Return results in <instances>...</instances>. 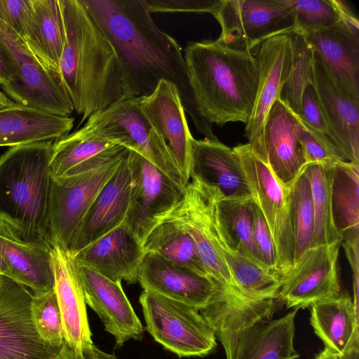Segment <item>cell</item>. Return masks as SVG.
<instances>
[{"instance_id": "cell-1", "label": "cell", "mask_w": 359, "mask_h": 359, "mask_svg": "<svg viewBox=\"0 0 359 359\" xmlns=\"http://www.w3.org/2000/svg\"><path fill=\"white\" fill-rule=\"evenodd\" d=\"M111 43L123 96L151 93L161 80L177 88L183 108L205 139L218 140L201 114L178 43L158 28L143 0H80Z\"/></svg>"}, {"instance_id": "cell-2", "label": "cell", "mask_w": 359, "mask_h": 359, "mask_svg": "<svg viewBox=\"0 0 359 359\" xmlns=\"http://www.w3.org/2000/svg\"><path fill=\"white\" fill-rule=\"evenodd\" d=\"M65 40L62 83L81 123L123 96L121 72L109 41L80 0H59Z\"/></svg>"}, {"instance_id": "cell-3", "label": "cell", "mask_w": 359, "mask_h": 359, "mask_svg": "<svg viewBox=\"0 0 359 359\" xmlns=\"http://www.w3.org/2000/svg\"><path fill=\"white\" fill-rule=\"evenodd\" d=\"M184 58L189 83L203 116L211 124H246L259 82L251 50L231 47L219 39L189 41Z\"/></svg>"}, {"instance_id": "cell-4", "label": "cell", "mask_w": 359, "mask_h": 359, "mask_svg": "<svg viewBox=\"0 0 359 359\" xmlns=\"http://www.w3.org/2000/svg\"><path fill=\"white\" fill-rule=\"evenodd\" d=\"M53 143L48 140L16 145L0 156V222L28 241L50 243Z\"/></svg>"}, {"instance_id": "cell-5", "label": "cell", "mask_w": 359, "mask_h": 359, "mask_svg": "<svg viewBox=\"0 0 359 359\" xmlns=\"http://www.w3.org/2000/svg\"><path fill=\"white\" fill-rule=\"evenodd\" d=\"M0 46L13 73L5 94L17 104L52 114L70 116L73 103L62 81L50 74L24 39L0 20Z\"/></svg>"}, {"instance_id": "cell-6", "label": "cell", "mask_w": 359, "mask_h": 359, "mask_svg": "<svg viewBox=\"0 0 359 359\" xmlns=\"http://www.w3.org/2000/svg\"><path fill=\"white\" fill-rule=\"evenodd\" d=\"M139 301L147 332L180 358L204 357L217 347L215 334L198 309L144 290Z\"/></svg>"}, {"instance_id": "cell-7", "label": "cell", "mask_w": 359, "mask_h": 359, "mask_svg": "<svg viewBox=\"0 0 359 359\" xmlns=\"http://www.w3.org/2000/svg\"><path fill=\"white\" fill-rule=\"evenodd\" d=\"M128 151L100 167L52 178L48 239L53 247L69 250L96 196Z\"/></svg>"}, {"instance_id": "cell-8", "label": "cell", "mask_w": 359, "mask_h": 359, "mask_svg": "<svg viewBox=\"0 0 359 359\" xmlns=\"http://www.w3.org/2000/svg\"><path fill=\"white\" fill-rule=\"evenodd\" d=\"M241 161L252 197L271 234L283 278L294 264V240L290 217L289 189L252 152L250 145L233 148Z\"/></svg>"}, {"instance_id": "cell-9", "label": "cell", "mask_w": 359, "mask_h": 359, "mask_svg": "<svg viewBox=\"0 0 359 359\" xmlns=\"http://www.w3.org/2000/svg\"><path fill=\"white\" fill-rule=\"evenodd\" d=\"M87 126L137 151L183 187L182 177L166 144L135 103L123 96L87 119Z\"/></svg>"}, {"instance_id": "cell-10", "label": "cell", "mask_w": 359, "mask_h": 359, "mask_svg": "<svg viewBox=\"0 0 359 359\" xmlns=\"http://www.w3.org/2000/svg\"><path fill=\"white\" fill-rule=\"evenodd\" d=\"M212 15L221 26L218 39L249 50L272 36L290 33L294 27L288 0H219Z\"/></svg>"}, {"instance_id": "cell-11", "label": "cell", "mask_w": 359, "mask_h": 359, "mask_svg": "<svg viewBox=\"0 0 359 359\" xmlns=\"http://www.w3.org/2000/svg\"><path fill=\"white\" fill-rule=\"evenodd\" d=\"M32 297L27 287L0 273V359H53L60 350L39 335Z\"/></svg>"}, {"instance_id": "cell-12", "label": "cell", "mask_w": 359, "mask_h": 359, "mask_svg": "<svg viewBox=\"0 0 359 359\" xmlns=\"http://www.w3.org/2000/svg\"><path fill=\"white\" fill-rule=\"evenodd\" d=\"M341 241L312 246L283 278L278 299L287 309H305L341 293L338 256Z\"/></svg>"}, {"instance_id": "cell-13", "label": "cell", "mask_w": 359, "mask_h": 359, "mask_svg": "<svg viewBox=\"0 0 359 359\" xmlns=\"http://www.w3.org/2000/svg\"><path fill=\"white\" fill-rule=\"evenodd\" d=\"M219 192L192 176L175 208L188 228L209 275L219 283L236 287L220 253L215 208Z\"/></svg>"}, {"instance_id": "cell-14", "label": "cell", "mask_w": 359, "mask_h": 359, "mask_svg": "<svg viewBox=\"0 0 359 359\" xmlns=\"http://www.w3.org/2000/svg\"><path fill=\"white\" fill-rule=\"evenodd\" d=\"M128 160L134 185L125 223L142 243L156 219L182 198L185 187L135 151L129 149Z\"/></svg>"}, {"instance_id": "cell-15", "label": "cell", "mask_w": 359, "mask_h": 359, "mask_svg": "<svg viewBox=\"0 0 359 359\" xmlns=\"http://www.w3.org/2000/svg\"><path fill=\"white\" fill-rule=\"evenodd\" d=\"M259 71L256 98L245 135L254 154L261 158L264 126L269 112L280 97L287 77L292 57L291 39L287 33L272 36L263 41L255 55Z\"/></svg>"}, {"instance_id": "cell-16", "label": "cell", "mask_w": 359, "mask_h": 359, "mask_svg": "<svg viewBox=\"0 0 359 359\" xmlns=\"http://www.w3.org/2000/svg\"><path fill=\"white\" fill-rule=\"evenodd\" d=\"M277 300L250 298L217 282L211 300L199 312L223 346L226 359H233L241 334L257 323L273 320Z\"/></svg>"}, {"instance_id": "cell-17", "label": "cell", "mask_w": 359, "mask_h": 359, "mask_svg": "<svg viewBox=\"0 0 359 359\" xmlns=\"http://www.w3.org/2000/svg\"><path fill=\"white\" fill-rule=\"evenodd\" d=\"M138 109L163 140L180 172L184 185L191 177L194 137L177 87L161 80L148 95L134 97Z\"/></svg>"}, {"instance_id": "cell-18", "label": "cell", "mask_w": 359, "mask_h": 359, "mask_svg": "<svg viewBox=\"0 0 359 359\" xmlns=\"http://www.w3.org/2000/svg\"><path fill=\"white\" fill-rule=\"evenodd\" d=\"M311 86L331 142L344 161L359 163V100L335 83L315 53Z\"/></svg>"}, {"instance_id": "cell-19", "label": "cell", "mask_w": 359, "mask_h": 359, "mask_svg": "<svg viewBox=\"0 0 359 359\" xmlns=\"http://www.w3.org/2000/svg\"><path fill=\"white\" fill-rule=\"evenodd\" d=\"M138 282L144 290L194 306L205 307L213 297L217 281L210 275L146 252Z\"/></svg>"}, {"instance_id": "cell-20", "label": "cell", "mask_w": 359, "mask_h": 359, "mask_svg": "<svg viewBox=\"0 0 359 359\" xmlns=\"http://www.w3.org/2000/svg\"><path fill=\"white\" fill-rule=\"evenodd\" d=\"M325 69L343 90L359 100V26L353 16L304 34Z\"/></svg>"}, {"instance_id": "cell-21", "label": "cell", "mask_w": 359, "mask_h": 359, "mask_svg": "<svg viewBox=\"0 0 359 359\" xmlns=\"http://www.w3.org/2000/svg\"><path fill=\"white\" fill-rule=\"evenodd\" d=\"M301 130L297 115L278 98L266 120L260 160L270 168L276 180L288 189L306 165L299 139Z\"/></svg>"}, {"instance_id": "cell-22", "label": "cell", "mask_w": 359, "mask_h": 359, "mask_svg": "<svg viewBox=\"0 0 359 359\" xmlns=\"http://www.w3.org/2000/svg\"><path fill=\"white\" fill-rule=\"evenodd\" d=\"M78 264V263H77ZM84 299L100 317L105 331L121 347L129 339L143 338L144 327L126 297L121 281H114L95 270L78 264Z\"/></svg>"}, {"instance_id": "cell-23", "label": "cell", "mask_w": 359, "mask_h": 359, "mask_svg": "<svg viewBox=\"0 0 359 359\" xmlns=\"http://www.w3.org/2000/svg\"><path fill=\"white\" fill-rule=\"evenodd\" d=\"M133 185L128 154L94 199L69 248L70 253H76L125 222Z\"/></svg>"}, {"instance_id": "cell-24", "label": "cell", "mask_w": 359, "mask_h": 359, "mask_svg": "<svg viewBox=\"0 0 359 359\" xmlns=\"http://www.w3.org/2000/svg\"><path fill=\"white\" fill-rule=\"evenodd\" d=\"M144 252L141 242L123 222L73 256L78 264L114 281H138Z\"/></svg>"}, {"instance_id": "cell-25", "label": "cell", "mask_w": 359, "mask_h": 359, "mask_svg": "<svg viewBox=\"0 0 359 359\" xmlns=\"http://www.w3.org/2000/svg\"><path fill=\"white\" fill-rule=\"evenodd\" d=\"M55 292L60 310L65 341L76 351L92 346L79 266L68 250L53 246Z\"/></svg>"}, {"instance_id": "cell-26", "label": "cell", "mask_w": 359, "mask_h": 359, "mask_svg": "<svg viewBox=\"0 0 359 359\" xmlns=\"http://www.w3.org/2000/svg\"><path fill=\"white\" fill-rule=\"evenodd\" d=\"M0 248L8 267L7 276L29 287L33 294L54 290L53 246L48 241L22 238L0 222Z\"/></svg>"}, {"instance_id": "cell-27", "label": "cell", "mask_w": 359, "mask_h": 359, "mask_svg": "<svg viewBox=\"0 0 359 359\" xmlns=\"http://www.w3.org/2000/svg\"><path fill=\"white\" fill-rule=\"evenodd\" d=\"M128 150L84 124L53 143L50 168L57 179L100 167Z\"/></svg>"}, {"instance_id": "cell-28", "label": "cell", "mask_w": 359, "mask_h": 359, "mask_svg": "<svg viewBox=\"0 0 359 359\" xmlns=\"http://www.w3.org/2000/svg\"><path fill=\"white\" fill-rule=\"evenodd\" d=\"M191 151V177L216 188L224 198H252L241 161L233 149L219 140L193 138Z\"/></svg>"}, {"instance_id": "cell-29", "label": "cell", "mask_w": 359, "mask_h": 359, "mask_svg": "<svg viewBox=\"0 0 359 359\" xmlns=\"http://www.w3.org/2000/svg\"><path fill=\"white\" fill-rule=\"evenodd\" d=\"M74 118L15 104L0 109V147L56 140L68 135Z\"/></svg>"}, {"instance_id": "cell-30", "label": "cell", "mask_w": 359, "mask_h": 359, "mask_svg": "<svg viewBox=\"0 0 359 359\" xmlns=\"http://www.w3.org/2000/svg\"><path fill=\"white\" fill-rule=\"evenodd\" d=\"M310 308V323L325 348L344 355L359 348L358 310L348 294L341 292Z\"/></svg>"}, {"instance_id": "cell-31", "label": "cell", "mask_w": 359, "mask_h": 359, "mask_svg": "<svg viewBox=\"0 0 359 359\" xmlns=\"http://www.w3.org/2000/svg\"><path fill=\"white\" fill-rule=\"evenodd\" d=\"M22 39L43 66L61 81L60 60L65 32L59 0H33L32 15Z\"/></svg>"}, {"instance_id": "cell-32", "label": "cell", "mask_w": 359, "mask_h": 359, "mask_svg": "<svg viewBox=\"0 0 359 359\" xmlns=\"http://www.w3.org/2000/svg\"><path fill=\"white\" fill-rule=\"evenodd\" d=\"M298 309L283 316L257 323L243 332L233 359H296L294 348V320Z\"/></svg>"}, {"instance_id": "cell-33", "label": "cell", "mask_w": 359, "mask_h": 359, "mask_svg": "<svg viewBox=\"0 0 359 359\" xmlns=\"http://www.w3.org/2000/svg\"><path fill=\"white\" fill-rule=\"evenodd\" d=\"M142 245L144 253L156 254L169 261L209 275L194 239L175 206L156 219Z\"/></svg>"}, {"instance_id": "cell-34", "label": "cell", "mask_w": 359, "mask_h": 359, "mask_svg": "<svg viewBox=\"0 0 359 359\" xmlns=\"http://www.w3.org/2000/svg\"><path fill=\"white\" fill-rule=\"evenodd\" d=\"M254 204L252 198L230 199L219 192L215 202L219 236L225 245L266 267L254 239Z\"/></svg>"}, {"instance_id": "cell-35", "label": "cell", "mask_w": 359, "mask_h": 359, "mask_svg": "<svg viewBox=\"0 0 359 359\" xmlns=\"http://www.w3.org/2000/svg\"><path fill=\"white\" fill-rule=\"evenodd\" d=\"M331 172L332 218L341 239L359 231V163L338 161Z\"/></svg>"}, {"instance_id": "cell-36", "label": "cell", "mask_w": 359, "mask_h": 359, "mask_svg": "<svg viewBox=\"0 0 359 359\" xmlns=\"http://www.w3.org/2000/svg\"><path fill=\"white\" fill-rule=\"evenodd\" d=\"M220 253L236 287L244 295L258 299H278L283 278L224 244Z\"/></svg>"}, {"instance_id": "cell-37", "label": "cell", "mask_w": 359, "mask_h": 359, "mask_svg": "<svg viewBox=\"0 0 359 359\" xmlns=\"http://www.w3.org/2000/svg\"><path fill=\"white\" fill-rule=\"evenodd\" d=\"M332 165L309 163L304 170L309 177L314 212L313 246L340 241L332 211Z\"/></svg>"}, {"instance_id": "cell-38", "label": "cell", "mask_w": 359, "mask_h": 359, "mask_svg": "<svg viewBox=\"0 0 359 359\" xmlns=\"http://www.w3.org/2000/svg\"><path fill=\"white\" fill-rule=\"evenodd\" d=\"M288 34L291 39V64L280 98L298 115L302 95L312 83L314 53L304 34L294 31Z\"/></svg>"}, {"instance_id": "cell-39", "label": "cell", "mask_w": 359, "mask_h": 359, "mask_svg": "<svg viewBox=\"0 0 359 359\" xmlns=\"http://www.w3.org/2000/svg\"><path fill=\"white\" fill-rule=\"evenodd\" d=\"M289 196L295 262L313 246V207L310 182L304 168L289 188Z\"/></svg>"}, {"instance_id": "cell-40", "label": "cell", "mask_w": 359, "mask_h": 359, "mask_svg": "<svg viewBox=\"0 0 359 359\" xmlns=\"http://www.w3.org/2000/svg\"><path fill=\"white\" fill-rule=\"evenodd\" d=\"M294 32L307 34L331 27L353 17L342 1L335 0H288Z\"/></svg>"}, {"instance_id": "cell-41", "label": "cell", "mask_w": 359, "mask_h": 359, "mask_svg": "<svg viewBox=\"0 0 359 359\" xmlns=\"http://www.w3.org/2000/svg\"><path fill=\"white\" fill-rule=\"evenodd\" d=\"M32 316L41 339L55 347L65 341L62 319L54 290L33 294Z\"/></svg>"}, {"instance_id": "cell-42", "label": "cell", "mask_w": 359, "mask_h": 359, "mask_svg": "<svg viewBox=\"0 0 359 359\" xmlns=\"http://www.w3.org/2000/svg\"><path fill=\"white\" fill-rule=\"evenodd\" d=\"M301 125L299 139L306 165H332L338 161H344L328 136L305 126L302 122Z\"/></svg>"}, {"instance_id": "cell-43", "label": "cell", "mask_w": 359, "mask_h": 359, "mask_svg": "<svg viewBox=\"0 0 359 359\" xmlns=\"http://www.w3.org/2000/svg\"><path fill=\"white\" fill-rule=\"evenodd\" d=\"M253 210L254 239L259 256L266 267L282 277L271 234L260 209L255 203Z\"/></svg>"}, {"instance_id": "cell-44", "label": "cell", "mask_w": 359, "mask_h": 359, "mask_svg": "<svg viewBox=\"0 0 359 359\" xmlns=\"http://www.w3.org/2000/svg\"><path fill=\"white\" fill-rule=\"evenodd\" d=\"M33 0H0V20L22 38L30 21Z\"/></svg>"}, {"instance_id": "cell-45", "label": "cell", "mask_w": 359, "mask_h": 359, "mask_svg": "<svg viewBox=\"0 0 359 359\" xmlns=\"http://www.w3.org/2000/svg\"><path fill=\"white\" fill-rule=\"evenodd\" d=\"M149 13L212 14L219 0H143Z\"/></svg>"}, {"instance_id": "cell-46", "label": "cell", "mask_w": 359, "mask_h": 359, "mask_svg": "<svg viewBox=\"0 0 359 359\" xmlns=\"http://www.w3.org/2000/svg\"><path fill=\"white\" fill-rule=\"evenodd\" d=\"M297 116L305 126L328 136L324 116L311 86L306 88L302 95L301 109Z\"/></svg>"}, {"instance_id": "cell-47", "label": "cell", "mask_w": 359, "mask_h": 359, "mask_svg": "<svg viewBox=\"0 0 359 359\" xmlns=\"http://www.w3.org/2000/svg\"><path fill=\"white\" fill-rule=\"evenodd\" d=\"M353 271V296H358L359 280V231L349 233L341 238V243Z\"/></svg>"}, {"instance_id": "cell-48", "label": "cell", "mask_w": 359, "mask_h": 359, "mask_svg": "<svg viewBox=\"0 0 359 359\" xmlns=\"http://www.w3.org/2000/svg\"><path fill=\"white\" fill-rule=\"evenodd\" d=\"M53 359H116V357L100 350L94 344L82 351H76L65 341Z\"/></svg>"}, {"instance_id": "cell-49", "label": "cell", "mask_w": 359, "mask_h": 359, "mask_svg": "<svg viewBox=\"0 0 359 359\" xmlns=\"http://www.w3.org/2000/svg\"><path fill=\"white\" fill-rule=\"evenodd\" d=\"M13 77V73L8 59L0 46V86L3 90L10 85Z\"/></svg>"}, {"instance_id": "cell-50", "label": "cell", "mask_w": 359, "mask_h": 359, "mask_svg": "<svg viewBox=\"0 0 359 359\" xmlns=\"http://www.w3.org/2000/svg\"><path fill=\"white\" fill-rule=\"evenodd\" d=\"M336 359H359V348H354L344 355H336Z\"/></svg>"}, {"instance_id": "cell-51", "label": "cell", "mask_w": 359, "mask_h": 359, "mask_svg": "<svg viewBox=\"0 0 359 359\" xmlns=\"http://www.w3.org/2000/svg\"><path fill=\"white\" fill-rule=\"evenodd\" d=\"M314 359H336V354L327 348H324L316 355Z\"/></svg>"}, {"instance_id": "cell-52", "label": "cell", "mask_w": 359, "mask_h": 359, "mask_svg": "<svg viewBox=\"0 0 359 359\" xmlns=\"http://www.w3.org/2000/svg\"><path fill=\"white\" fill-rule=\"evenodd\" d=\"M8 272V265L3 257L1 248H0V273L7 276Z\"/></svg>"}]
</instances>
